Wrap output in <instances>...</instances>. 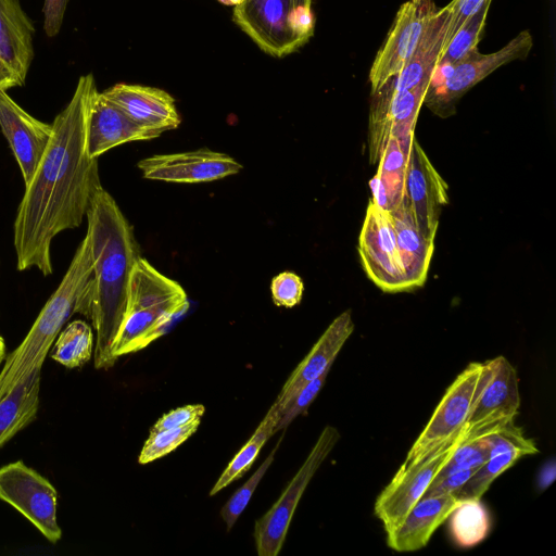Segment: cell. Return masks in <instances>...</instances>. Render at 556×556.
Here are the masks:
<instances>
[{"mask_svg":"<svg viewBox=\"0 0 556 556\" xmlns=\"http://www.w3.org/2000/svg\"><path fill=\"white\" fill-rule=\"evenodd\" d=\"M91 73L79 77L66 106L52 122L48 148L25 191L13 224L18 270L53 271L51 244L79 227L94 190L101 185L98 159L88 153V125L98 93Z\"/></svg>","mask_w":556,"mask_h":556,"instance_id":"obj_1","label":"cell"},{"mask_svg":"<svg viewBox=\"0 0 556 556\" xmlns=\"http://www.w3.org/2000/svg\"><path fill=\"white\" fill-rule=\"evenodd\" d=\"M92 252V275L78 313L96 331L94 367L111 368L112 349L124 319L130 273L141 256L134 228L114 198L100 185L87 213Z\"/></svg>","mask_w":556,"mask_h":556,"instance_id":"obj_2","label":"cell"},{"mask_svg":"<svg viewBox=\"0 0 556 556\" xmlns=\"http://www.w3.org/2000/svg\"><path fill=\"white\" fill-rule=\"evenodd\" d=\"M92 275L90 237L86 232L60 285L43 305L21 344L5 356L0 370V399L36 368L46 356L64 324L78 313Z\"/></svg>","mask_w":556,"mask_h":556,"instance_id":"obj_3","label":"cell"},{"mask_svg":"<svg viewBox=\"0 0 556 556\" xmlns=\"http://www.w3.org/2000/svg\"><path fill=\"white\" fill-rule=\"evenodd\" d=\"M188 307L184 288L140 256L130 273L126 311L112 349L115 359L161 338Z\"/></svg>","mask_w":556,"mask_h":556,"instance_id":"obj_4","label":"cell"},{"mask_svg":"<svg viewBox=\"0 0 556 556\" xmlns=\"http://www.w3.org/2000/svg\"><path fill=\"white\" fill-rule=\"evenodd\" d=\"M495 361L470 363L451 383L399 469L416 464L465 426L483 387L493 375Z\"/></svg>","mask_w":556,"mask_h":556,"instance_id":"obj_5","label":"cell"},{"mask_svg":"<svg viewBox=\"0 0 556 556\" xmlns=\"http://www.w3.org/2000/svg\"><path fill=\"white\" fill-rule=\"evenodd\" d=\"M533 46L529 30H522L500 50L482 54L478 49L454 65L443 68L441 78L429 81L424 102L434 114L446 117L454 113L455 103L475 85L498 67L526 59ZM441 70V68H439Z\"/></svg>","mask_w":556,"mask_h":556,"instance_id":"obj_6","label":"cell"},{"mask_svg":"<svg viewBox=\"0 0 556 556\" xmlns=\"http://www.w3.org/2000/svg\"><path fill=\"white\" fill-rule=\"evenodd\" d=\"M340 439L337 428L326 426L308 456L279 498L255 521L254 540L258 556H277L281 551L296 506L309 481Z\"/></svg>","mask_w":556,"mask_h":556,"instance_id":"obj_7","label":"cell"},{"mask_svg":"<svg viewBox=\"0 0 556 556\" xmlns=\"http://www.w3.org/2000/svg\"><path fill=\"white\" fill-rule=\"evenodd\" d=\"M0 500L26 517L50 543L61 540L58 492L49 480L24 462L16 460L0 468Z\"/></svg>","mask_w":556,"mask_h":556,"instance_id":"obj_8","label":"cell"},{"mask_svg":"<svg viewBox=\"0 0 556 556\" xmlns=\"http://www.w3.org/2000/svg\"><path fill=\"white\" fill-rule=\"evenodd\" d=\"M469 435L464 428L454 437L430 451L416 464L399 469L375 503V515L387 531L402 521L408 510L420 500L439 470L454 450Z\"/></svg>","mask_w":556,"mask_h":556,"instance_id":"obj_9","label":"cell"},{"mask_svg":"<svg viewBox=\"0 0 556 556\" xmlns=\"http://www.w3.org/2000/svg\"><path fill=\"white\" fill-rule=\"evenodd\" d=\"M437 10L432 0H407L400 7L369 71L371 94L402 71Z\"/></svg>","mask_w":556,"mask_h":556,"instance_id":"obj_10","label":"cell"},{"mask_svg":"<svg viewBox=\"0 0 556 556\" xmlns=\"http://www.w3.org/2000/svg\"><path fill=\"white\" fill-rule=\"evenodd\" d=\"M358 253L367 276L384 292L407 291L391 215L371 200L358 240Z\"/></svg>","mask_w":556,"mask_h":556,"instance_id":"obj_11","label":"cell"},{"mask_svg":"<svg viewBox=\"0 0 556 556\" xmlns=\"http://www.w3.org/2000/svg\"><path fill=\"white\" fill-rule=\"evenodd\" d=\"M146 179L168 182H207L236 175L242 165L230 155L208 148L154 154L138 162Z\"/></svg>","mask_w":556,"mask_h":556,"instance_id":"obj_12","label":"cell"},{"mask_svg":"<svg viewBox=\"0 0 556 556\" xmlns=\"http://www.w3.org/2000/svg\"><path fill=\"white\" fill-rule=\"evenodd\" d=\"M428 87L405 91L378 90L371 94L369 160L376 163L389 138L410 140Z\"/></svg>","mask_w":556,"mask_h":556,"instance_id":"obj_13","label":"cell"},{"mask_svg":"<svg viewBox=\"0 0 556 556\" xmlns=\"http://www.w3.org/2000/svg\"><path fill=\"white\" fill-rule=\"evenodd\" d=\"M291 8V0H243L232 16L262 51L283 58L301 47L289 26Z\"/></svg>","mask_w":556,"mask_h":556,"instance_id":"obj_14","label":"cell"},{"mask_svg":"<svg viewBox=\"0 0 556 556\" xmlns=\"http://www.w3.org/2000/svg\"><path fill=\"white\" fill-rule=\"evenodd\" d=\"M405 197L421 233L434 241L439 215L447 203V185L413 139L405 180Z\"/></svg>","mask_w":556,"mask_h":556,"instance_id":"obj_15","label":"cell"},{"mask_svg":"<svg viewBox=\"0 0 556 556\" xmlns=\"http://www.w3.org/2000/svg\"><path fill=\"white\" fill-rule=\"evenodd\" d=\"M0 128L28 185L48 148L52 124L43 123L0 90Z\"/></svg>","mask_w":556,"mask_h":556,"instance_id":"obj_16","label":"cell"},{"mask_svg":"<svg viewBox=\"0 0 556 556\" xmlns=\"http://www.w3.org/2000/svg\"><path fill=\"white\" fill-rule=\"evenodd\" d=\"M35 28L20 0H0V90L25 84Z\"/></svg>","mask_w":556,"mask_h":556,"instance_id":"obj_17","label":"cell"},{"mask_svg":"<svg viewBox=\"0 0 556 556\" xmlns=\"http://www.w3.org/2000/svg\"><path fill=\"white\" fill-rule=\"evenodd\" d=\"M494 371L483 387L464 426L466 434L514 420L520 395L515 367L504 357L494 358Z\"/></svg>","mask_w":556,"mask_h":556,"instance_id":"obj_18","label":"cell"},{"mask_svg":"<svg viewBox=\"0 0 556 556\" xmlns=\"http://www.w3.org/2000/svg\"><path fill=\"white\" fill-rule=\"evenodd\" d=\"M138 125L163 134L181 123L175 99L165 90L138 84L119 83L102 91Z\"/></svg>","mask_w":556,"mask_h":556,"instance_id":"obj_19","label":"cell"},{"mask_svg":"<svg viewBox=\"0 0 556 556\" xmlns=\"http://www.w3.org/2000/svg\"><path fill=\"white\" fill-rule=\"evenodd\" d=\"M491 451L489 459L454 494L459 500H480L492 482L519 458L539 452L534 442L523 435L514 420L488 434Z\"/></svg>","mask_w":556,"mask_h":556,"instance_id":"obj_20","label":"cell"},{"mask_svg":"<svg viewBox=\"0 0 556 556\" xmlns=\"http://www.w3.org/2000/svg\"><path fill=\"white\" fill-rule=\"evenodd\" d=\"M353 330L354 324L350 311L343 312L332 320L282 386L275 401L280 409L301 388L326 370H330L333 361Z\"/></svg>","mask_w":556,"mask_h":556,"instance_id":"obj_21","label":"cell"},{"mask_svg":"<svg viewBox=\"0 0 556 556\" xmlns=\"http://www.w3.org/2000/svg\"><path fill=\"white\" fill-rule=\"evenodd\" d=\"M162 134L135 123L116 104L98 92L88 125V153L98 159L109 150L132 141H144Z\"/></svg>","mask_w":556,"mask_h":556,"instance_id":"obj_22","label":"cell"},{"mask_svg":"<svg viewBox=\"0 0 556 556\" xmlns=\"http://www.w3.org/2000/svg\"><path fill=\"white\" fill-rule=\"evenodd\" d=\"M459 503L454 495L422 496L400 523L387 531L388 546L401 553L425 547Z\"/></svg>","mask_w":556,"mask_h":556,"instance_id":"obj_23","label":"cell"},{"mask_svg":"<svg viewBox=\"0 0 556 556\" xmlns=\"http://www.w3.org/2000/svg\"><path fill=\"white\" fill-rule=\"evenodd\" d=\"M448 25V11L441 8L435 11L417 49L402 71L389 79L380 89L405 91L428 87L443 49ZM379 89V90H380Z\"/></svg>","mask_w":556,"mask_h":556,"instance_id":"obj_24","label":"cell"},{"mask_svg":"<svg viewBox=\"0 0 556 556\" xmlns=\"http://www.w3.org/2000/svg\"><path fill=\"white\" fill-rule=\"evenodd\" d=\"M408 289L422 286L434 250V241L418 229L406 197L389 212Z\"/></svg>","mask_w":556,"mask_h":556,"instance_id":"obj_25","label":"cell"},{"mask_svg":"<svg viewBox=\"0 0 556 556\" xmlns=\"http://www.w3.org/2000/svg\"><path fill=\"white\" fill-rule=\"evenodd\" d=\"M413 139L389 138L380 153L377 174L369 185L372 193L371 201L384 211L390 212L397 207L405 197V180Z\"/></svg>","mask_w":556,"mask_h":556,"instance_id":"obj_26","label":"cell"},{"mask_svg":"<svg viewBox=\"0 0 556 556\" xmlns=\"http://www.w3.org/2000/svg\"><path fill=\"white\" fill-rule=\"evenodd\" d=\"M40 379L36 368L0 399V448L36 419Z\"/></svg>","mask_w":556,"mask_h":556,"instance_id":"obj_27","label":"cell"},{"mask_svg":"<svg viewBox=\"0 0 556 556\" xmlns=\"http://www.w3.org/2000/svg\"><path fill=\"white\" fill-rule=\"evenodd\" d=\"M279 418L280 408L278 404L274 402L250 440L235 455L222 472L218 480L211 489L210 496L215 495L231 482L241 478L251 468L264 444L275 434V428Z\"/></svg>","mask_w":556,"mask_h":556,"instance_id":"obj_28","label":"cell"},{"mask_svg":"<svg viewBox=\"0 0 556 556\" xmlns=\"http://www.w3.org/2000/svg\"><path fill=\"white\" fill-rule=\"evenodd\" d=\"M448 518L452 538L463 548L478 545L489 534L490 516L480 500L460 501Z\"/></svg>","mask_w":556,"mask_h":556,"instance_id":"obj_29","label":"cell"},{"mask_svg":"<svg viewBox=\"0 0 556 556\" xmlns=\"http://www.w3.org/2000/svg\"><path fill=\"white\" fill-rule=\"evenodd\" d=\"M93 341L90 325L73 320L56 337L51 357L66 368L80 367L91 358Z\"/></svg>","mask_w":556,"mask_h":556,"instance_id":"obj_30","label":"cell"},{"mask_svg":"<svg viewBox=\"0 0 556 556\" xmlns=\"http://www.w3.org/2000/svg\"><path fill=\"white\" fill-rule=\"evenodd\" d=\"M491 2L492 0H484L480 8L455 31L446 47L440 53L435 70L450 67L478 49Z\"/></svg>","mask_w":556,"mask_h":556,"instance_id":"obj_31","label":"cell"},{"mask_svg":"<svg viewBox=\"0 0 556 556\" xmlns=\"http://www.w3.org/2000/svg\"><path fill=\"white\" fill-rule=\"evenodd\" d=\"M503 425L504 424L489 427L470 433V435L454 450L448 460L433 479H442L456 471L478 469L481 467L490 457L491 446L488 434Z\"/></svg>","mask_w":556,"mask_h":556,"instance_id":"obj_32","label":"cell"},{"mask_svg":"<svg viewBox=\"0 0 556 556\" xmlns=\"http://www.w3.org/2000/svg\"><path fill=\"white\" fill-rule=\"evenodd\" d=\"M200 420L180 428L150 432L141 448L139 464H148L173 452L198 430Z\"/></svg>","mask_w":556,"mask_h":556,"instance_id":"obj_33","label":"cell"},{"mask_svg":"<svg viewBox=\"0 0 556 556\" xmlns=\"http://www.w3.org/2000/svg\"><path fill=\"white\" fill-rule=\"evenodd\" d=\"M280 440L277 442L274 450L269 453L266 459L260 465L256 471L248 479V481L239 488L232 496L226 502L220 509V517L226 523L227 531H230L236 523L237 519L248 506L254 491L256 490L262 478L265 476L267 469L274 462L275 454L279 447Z\"/></svg>","mask_w":556,"mask_h":556,"instance_id":"obj_34","label":"cell"},{"mask_svg":"<svg viewBox=\"0 0 556 556\" xmlns=\"http://www.w3.org/2000/svg\"><path fill=\"white\" fill-rule=\"evenodd\" d=\"M329 371L326 370L323 375L301 388L280 409V418L275 428V433L285 430L299 415L308 408L324 387Z\"/></svg>","mask_w":556,"mask_h":556,"instance_id":"obj_35","label":"cell"},{"mask_svg":"<svg viewBox=\"0 0 556 556\" xmlns=\"http://www.w3.org/2000/svg\"><path fill=\"white\" fill-rule=\"evenodd\" d=\"M304 285L293 271H282L273 278L270 292L277 306L293 307L302 300Z\"/></svg>","mask_w":556,"mask_h":556,"instance_id":"obj_36","label":"cell"},{"mask_svg":"<svg viewBox=\"0 0 556 556\" xmlns=\"http://www.w3.org/2000/svg\"><path fill=\"white\" fill-rule=\"evenodd\" d=\"M205 407L201 404L186 405L163 415L151 428L150 432L174 429L201 420Z\"/></svg>","mask_w":556,"mask_h":556,"instance_id":"obj_37","label":"cell"},{"mask_svg":"<svg viewBox=\"0 0 556 556\" xmlns=\"http://www.w3.org/2000/svg\"><path fill=\"white\" fill-rule=\"evenodd\" d=\"M484 0H452L445 8L448 11V25L443 43L446 47L455 31L472 15ZM442 49V51H443Z\"/></svg>","mask_w":556,"mask_h":556,"instance_id":"obj_38","label":"cell"},{"mask_svg":"<svg viewBox=\"0 0 556 556\" xmlns=\"http://www.w3.org/2000/svg\"><path fill=\"white\" fill-rule=\"evenodd\" d=\"M289 26L299 45L302 47L306 43L314 34L315 18L312 8H291L289 14Z\"/></svg>","mask_w":556,"mask_h":556,"instance_id":"obj_39","label":"cell"},{"mask_svg":"<svg viewBox=\"0 0 556 556\" xmlns=\"http://www.w3.org/2000/svg\"><path fill=\"white\" fill-rule=\"evenodd\" d=\"M476 471L477 469H466L442 479H433L422 496L454 495Z\"/></svg>","mask_w":556,"mask_h":556,"instance_id":"obj_40","label":"cell"},{"mask_svg":"<svg viewBox=\"0 0 556 556\" xmlns=\"http://www.w3.org/2000/svg\"><path fill=\"white\" fill-rule=\"evenodd\" d=\"M68 0H45L43 29L48 37L56 36L62 27Z\"/></svg>","mask_w":556,"mask_h":556,"instance_id":"obj_41","label":"cell"},{"mask_svg":"<svg viewBox=\"0 0 556 556\" xmlns=\"http://www.w3.org/2000/svg\"><path fill=\"white\" fill-rule=\"evenodd\" d=\"M553 470H555V466L553 463L551 465V468H548V466H547L546 468L543 469L541 477H540L541 486L546 488L554 480L555 475L549 476V472Z\"/></svg>","mask_w":556,"mask_h":556,"instance_id":"obj_42","label":"cell"},{"mask_svg":"<svg viewBox=\"0 0 556 556\" xmlns=\"http://www.w3.org/2000/svg\"><path fill=\"white\" fill-rule=\"evenodd\" d=\"M292 8L307 7L312 8V0H291Z\"/></svg>","mask_w":556,"mask_h":556,"instance_id":"obj_43","label":"cell"},{"mask_svg":"<svg viewBox=\"0 0 556 556\" xmlns=\"http://www.w3.org/2000/svg\"><path fill=\"white\" fill-rule=\"evenodd\" d=\"M5 358V343L3 338L0 336V364Z\"/></svg>","mask_w":556,"mask_h":556,"instance_id":"obj_44","label":"cell"},{"mask_svg":"<svg viewBox=\"0 0 556 556\" xmlns=\"http://www.w3.org/2000/svg\"><path fill=\"white\" fill-rule=\"evenodd\" d=\"M220 2L223 3H226V4H239L240 2H242L243 0H219Z\"/></svg>","mask_w":556,"mask_h":556,"instance_id":"obj_45","label":"cell"}]
</instances>
